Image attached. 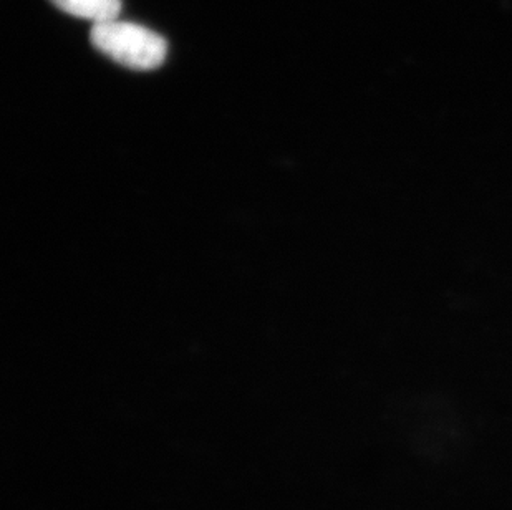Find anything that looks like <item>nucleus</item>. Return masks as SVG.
Returning <instances> with one entry per match:
<instances>
[{"label": "nucleus", "mask_w": 512, "mask_h": 510, "mask_svg": "<svg viewBox=\"0 0 512 510\" xmlns=\"http://www.w3.org/2000/svg\"><path fill=\"white\" fill-rule=\"evenodd\" d=\"M50 2L65 14L92 20L93 25L118 19L121 10V0H50Z\"/></svg>", "instance_id": "nucleus-2"}, {"label": "nucleus", "mask_w": 512, "mask_h": 510, "mask_svg": "<svg viewBox=\"0 0 512 510\" xmlns=\"http://www.w3.org/2000/svg\"><path fill=\"white\" fill-rule=\"evenodd\" d=\"M90 40L98 52L133 70L160 67L168 53V45L161 35L120 19L93 25Z\"/></svg>", "instance_id": "nucleus-1"}]
</instances>
